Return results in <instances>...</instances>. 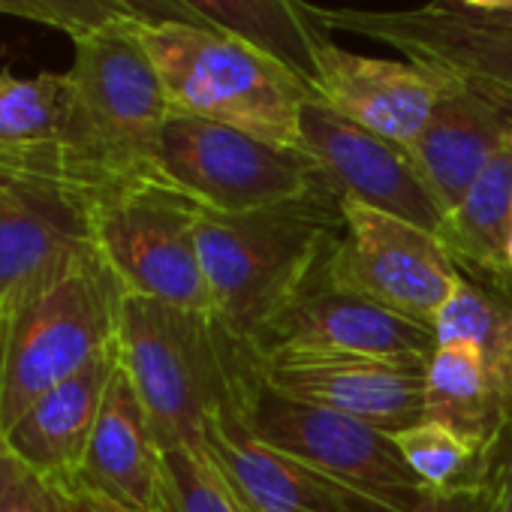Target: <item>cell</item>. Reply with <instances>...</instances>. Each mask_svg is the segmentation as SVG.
<instances>
[{"label":"cell","instance_id":"cell-1","mask_svg":"<svg viewBox=\"0 0 512 512\" xmlns=\"http://www.w3.org/2000/svg\"><path fill=\"white\" fill-rule=\"evenodd\" d=\"M118 362L130 377L160 452H202L220 419H244L260 392V356L214 314L130 296L121 308Z\"/></svg>","mask_w":512,"mask_h":512},{"label":"cell","instance_id":"cell-2","mask_svg":"<svg viewBox=\"0 0 512 512\" xmlns=\"http://www.w3.org/2000/svg\"><path fill=\"white\" fill-rule=\"evenodd\" d=\"M341 229L335 190L247 214L202 208L196 247L214 317L253 347L266 326L320 278Z\"/></svg>","mask_w":512,"mask_h":512},{"label":"cell","instance_id":"cell-3","mask_svg":"<svg viewBox=\"0 0 512 512\" xmlns=\"http://www.w3.org/2000/svg\"><path fill=\"white\" fill-rule=\"evenodd\" d=\"M172 115H190L250 133L284 148H302V112L314 88L284 61L238 37L187 25H136Z\"/></svg>","mask_w":512,"mask_h":512},{"label":"cell","instance_id":"cell-4","mask_svg":"<svg viewBox=\"0 0 512 512\" xmlns=\"http://www.w3.org/2000/svg\"><path fill=\"white\" fill-rule=\"evenodd\" d=\"M127 290L100 250L0 305V434L118 341Z\"/></svg>","mask_w":512,"mask_h":512},{"label":"cell","instance_id":"cell-5","mask_svg":"<svg viewBox=\"0 0 512 512\" xmlns=\"http://www.w3.org/2000/svg\"><path fill=\"white\" fill-rule=\"evenodd\" d=\"M67 82L73 106L64 151L79 172L97 190L157 175V148L172 109L136 25L76 40Z\"/></svg>","mask_w":512,"mask_h":512},{"label":"cell","instance_id":"cell-6","mask_svg":"<svg viewBox=\"0 0 512 512\" xmlns=\"http://www.w3.org/2000/svg\"><path fill=\"white\" fill-rule=\"evenodd\" d=\"M157 175L199 208L217 214L278 208L332 190L308 151L190 115L166 121Z\"/></svg>","mask_w":512,"mask_h":512},{"label":"cell","instance_id":"cell-7","mask_svg":"<svg viewBox=\"0 0 512 512\" xmlns=\"http://www.w3.org/2000/svg\"><path fill=\"white\" fill-rule=\"evenodd\" d=\"M199 205L160 175L115 184L94 199V244L130 296L214 314L202 275Z\"/></svg>","mask_w":512,"mask_h":512},{"label":"cell","instance_id":"cell-8","mask_svg":"<svg viewBox=\"0 0 512 512\" xmlns=\"http://www.w3.org/2000/svg\"><path fill=\"white\" fill-rule=\"evenodd\" d=\"M323 31L383 43L404 61L482 97L512 121V13L467 10L455 0H428L413 10L314 7Z\"/></svg>","mask_w":512,"mask_h":512},{"label":"cell","instance_id":"cell-9","mask_svg":"<svg viewBox=\"0 0 512 512\" xmlns=\"http://www.w3.org/2000/svg\"><path fill=\"white\" fill-rule=\"evenodd\" d=\"M344 229L320 278L434 329L461 272L443 241L401 217L341 199Z\"/></svg>","mask_w":512,"mask_h":512},{"label":"cell","instance_id":"cell-10","mask_svg":"<svg viewBox=\"0 0 512 512\" xmlns=\"http://www.w3.org/2000/svg\"><path fill=\"white\" fill-rule=\"evenodd\" d=\"M241 422L263 443L392 512H413L428 494L404 464L392 434L362 419L299 404L260 386Z\"/></svg>","mask_w":512,"mask_h":512},{"label":"cell","instance_id":"cell-11","mask_svg":"<svg viewBox=\"0 0 512 512\" xmlns=\"http://www.w3.org/2000/svg\"><path fill=\"white\" fill-rule=\"evenodd\" d=\"M434 350L437 338L431 326L401 317L371 299L335 290L323 278L293 299L253 344L256 356L311 353L413 365H428Z\"/></svg>","mask_w":512,"mask_h":512},{"label":"cell","instance_id":"cell-12","mask_svg":"<svg viewBox=\"0 0 512 512\" xmlns=\"http://www.w3.org/2000/svg\"><path fill=\"white\" fill-rule=\"evenodd\" d=\"M260 380L269 392L362 419L386 434L425 419V365L359 356L266 353Z\"/></svg>","mask_w":512,"mask_h":512},{"label":"cell","instance_id":"cell-13","mask_svg":"<svg viewBox=\"0 0 512 512\" xmlns=\"http://www.w3.org/2000/svg\"><path fill=\"white\" fill-rule=\"evenodd\" d=\"M302 151L314 157L341 199L440 235L446 214L401 145L374 136L335 115L320 100H311L302 112Z\"/></svg>","mask_w":512,"mask_h":512},{"label":"cell","instance_id":"cell-14","mask_svg":"<svg viewBox=\"0 0 512 512\" xmlns=\"http://www.w3.org/2000/svg\"><path fill=\"white\" fill-rule=\"evenodd\" d=\"M94 199V190L73 181H31L0 193V305L97 250Z\"/></svg>","mask_w":512,"mask_h":512},{"label":"cell","instance_id":"cell-15","mask_svg":"<svg viewBox=\"0 0 512 512\" xmlns=\"http://www.w3.org/2000/svg\"><path fill=\"white\" fill-rule=\"evenodd\" d=\"M449 88L452 82L410 61L356 55L332 40L317 52V100L350 124L401 148L422 133Z\"/></svg>","mask_w":512,"mask_h":512},{"label":"cell","instance_id":"cell-16","mask_svg":"<svg viewBox=\"0 0 512 512\" xmlns=\"http://www.w3.org/2000/svg\"><path fill=\"white\" fill-rule=\"evenodd\" d=\"M202 452L244 512H392L263 443L241 419H220L208 431Z\"/></svg>","mask_w":512,"mask_h":512},{"label":"cell","instance_id":"cell-17","mask_svg":"<svg viewBox=\"0 0 512 512\" xmlns=\"http://www.w3.org/2000/svg\"><path fill=\"white\" fill-rule=\"evenodd\" d=\"M115 368L118 341L88 368L49 389L16 419L10 431H4L7 446L55 491L76 485L82 476L88 443Z\"/></svg>","mask_w":512,"mask_h":512},{"label":"cell","instance_id":"cell-18","mask_svg":"<svg viewBox=\"0 0 512 512\" xmlns=\"http://www.w3.org/2000/svg\"><path fill=\"white\" fill-rule=\"evenodd\" d=\"M79 482L139 512L160 506L163 452L121 362L109 380Z\"/></svg>","mask_w":512,"mask_h":512},{"label":"cell","instance_id":"cell-19","mask_svg":"<svg viewBox=\"0 0 512 512\" xmlns=\"http://www.w3.org/2000/svg\"><path fill=\"white\" fill-rule=\"evenodd\" d=\"M509 136L512 121L500 109L452 85L404 151L443 214H449Z\"/></svg>","mask_w":512,"mask_h":512},{"label":"cell","instance_id":"cell-20","mask_svg":"<svg viewBox=\"0 0 512 512\" xmlns=\"http://www.w3.org/2000/svg\"><path fill=\"white\" fill-rule=\"evenodd\" d=\"M512 136L488 160L464 199L443 217L440 241L458 272L512 302Z\"/></svg>","mask_w":512,"mask_h":512},{"label":"cell","instance_id":"cell-21","mask_svg":"<svg viewBox=\"0 0 512 512\" xmlns=\"http://www.w3.org/2000/svg\"><path fill=\"white\" fill-rule=\"evenodd\" d=\"M512 413V392L476 347L440 344L425 365V419L482 446H497Z\"/></svg>","mask_w":512,"mask_h":512},{"label":"cell","instance_id":"cell-22","mask_svg":"<svg viewBox=\"0 0 512 512\" xmlns=\"http://www.w3.org/2000/svg\"><path fill=\"white\" fill-rule=\"evenodd\" d=\"M205 28L238 37L293 67L311 88L317 52L329 31L314 19L308 0H178Z\"/></svg>","mask_w":512,"mask_h":512},{"label":"cell","instance_id":"cell-23","mask_svg":"<svg viewBox=\"0 0 512 512\" xmlns=\"http://www.w3.org/2000/svg\"><path fill=\"white\" fill-rule=\"evenodd\" d=\"M404 464L431 494L476 488L494 479L497 446H482L440 422L422 419L419 425L392 434Z\"/></svg>","mask_w":512,"mask_h":512},{"label":"cell","instance_id":"cell-24","mask_svg":"<svg viewBox=\"0 0 512 512\" xmlns=\"http://www.w3.org/2000/svg\"><path fill=\"white\" fill-rule=\"evenodd\" d=\"M440 344H470L494 377L512 392V302L461 275L455 293L434 317Z\"/></svg>","mask_w":512,"mask_h":512},{"label":"cell","instance_id":"cell-25","mask_svg":"<svg viewBox=\"0 0 512 512\" xmlns=\"http://www.w3.org/2000/svg\"><path fill=\"white\" fill-rule=\"evenodd\" d=\"M0 16L55 28L73 43L115 25L187 22L205 28L178 0H0Z\"/></svg>","mask_w":512,"mask_h":512},{"label":"cell","instance_id":"cell-26","mask_svg":"<svg viewBox=\"0 0 512 512\" xmlns=\"http://www.w3.org/2000/svg\"><path fill=\"white\" fill-rule=\"evenodd\" d=\"M67 73L16 76L0 70V142L19 148H64L70 127Z\"/></svg>","mask_w":512,"mask_h":512},{"label":"cell","instance_id":"cell-27","mask_svg":"<svg viewBox=\"0 0 512 512\" xmlns=\"http://www.w3.org/2000/svg\"><path fill=\"white\" fill-rule=\"evenodd\" d=\"M157 512H244L205 452L166 449Z\"/></svg>","mask_w":512,"mask_h":512},{"label":"cell","instance_id":"cell-28","mask_svg":"<svg viewBox=\"0 0 512 512\" xmlns=\"http://www.w3.org/2000/svg\"><path fill=\"white\" fill-rule=\"evenodd\" d=\"M31 181H73L94 193H103L79 172L73 157L58 145L19 148V145L0 142V193H7L19 184H31Z\"/></svg>","mask_w":512,"mask_h":512},{"label":"cell","instance_id":"cell-29","mask_svg":"<svg viewBox=\"0 0 512 512\" xmlns=\"http://www.w3.org/2000/svg\"><path fill=\"white\" fill-rule=\"evenodd\" d=\"M0 512H67L61 494L34 473L0 434Z\"/></svg>","mask_w":512,"mask_h":512},{"label":"cell","instance_id":"cell-30","mask_svg":"<svg viewBox=\"0 0 512 512\" xmlns=\"http://www.w3.org/2000/svg\"><path fill=\"white\" fill-rule=\"evenodd\" d=\"M413 512H503L497 482H485L476 488L464 491H449V494H425Z\"/></svg>","mask_w":512,"mask_h":512},{"label":"cell","instance_id":"cell-31","mask_svg":"<svg viewBox=\"0 0 512 512\" xmlns=\"http://www.w3.org/2000/svg\"><path fill=\"white\" fill-rule=\"evenodd\" d=\"M58 494H61L67 512H139V509H130V506H124V503L82 485V482H76V485H70V488H64Z\"/></svg>","mask_w":512,"mask_h":512},{"label":"cell","instance_id":"cell-32","mask_svg":"<svg viewBox=\"0 0 512 512\" xmlns=\"http://www.w3.org/2000/svg\"><path fill=\"white\" fill-rule=\"evenodd\" d=\"M494 482H497V491H500L503 512H512V413H509L506 431L497 440V452H494Z\"/></svg>","mask_w":512,"mask_h":512},{"label":"cell","instance_id":"cell-33","mask_svg":"<svg viewBox=\"0 0 512 512\" xmlns=\"http://www.w3.org/2000/svg\"><path fill=\"white\" fill-rule=\"evenodd\" d=\"M455 4L482 13H512V0H455Z\"/></svg>","mask_w":512,"mask_h":512},{"label":"cell","instance_id":"cell-34","mask_svg":"<svg viewBox=\"0 0 512 512\" xmlns=\"http://www.w3.org/2000/svg\"><path fill=\"white\" fill-rule=\"evenodd\" d=\"M509 266H512V226H509Z\"/></svg>","mask_w":512,"mask_h":512}]
</instances>
